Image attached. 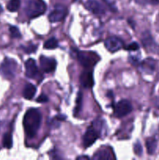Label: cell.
<instances>
[{"mask_svg":"<svg viewBox=\"0 0 159 160\" xmlns=\"http://www.w3.org/2000/svg\"><path fill=\"white\" fill-rule=\"evenodd\" d=\"M139 45L137 43V42H132L129 45H128L127 46H126V49L128 50V51H136V50L139 49Z\"/></svg>","mask_w":159,"mask_h":160,"instance_id":"24","label":"cell"},{"mask_svg":"<svg viewBox=\"0 0 159 160\" xmlns=\"http://www.w3.org/2000/svg\"><path fill=\"white\" fill-rule=\"evenodd\" d=\"M133 151L134 152H135V154H137L138 156H140L142 153H143V148H142L141 145H140V143L139 142H137V143L134 145Z\"/></svg>","mask_w":159,"mask_h":160,"instance_id":"23","label":"cell"},{"mask_svg":"<svg viewBox=\"0 0 159 160\" xmlns=\"http://www.w3.org/2000/svg\"><path fill=\"white\" fill-rule=\"evenodd\" d=\"M40 65L41 70L45 73H51L55 70L57 62H56L55 59H52V58L41 56L40 57Z\"/></svg>","mask_w":159,"mask_h":160,"instance_id":"8","label":"cell"},{"mask_svg":"<svg viewBox=\"0 0 159 160\" xmlns=\"http://www.w3.org/2000/svg\"><path fill=\"white\" fill-rule=\"evenodd\" d=\"M77 159H89L88 156H80V157H77Z\"/></svg>","mask_w":159,"mask_h":160,"instance_id":"26","label":"cell"},{"mask_svg":"<svg viewBox=\"0 0 159 160\" xmlns=\"http://www.w3.org/2000/svg\"><path fill=\"white\" fill-rule=\"evenodd\" d=\"M20 6V0H9L6 8L9 12H17Z\"/></svg>","mask_w":159,"mask_h":160,"instance_id":"17","label":"cell"},{"mask_svg":"<svg viewBox=\"0 0 159 160\" xmlns=\"http://www.w3.org/2000/svg\"><path fill=\"white\" fill-rule=\"evenodd\" d=\"M106 48L111 52H115L118 51L123 47V42L120 38L116 37H110L104 42Z\"/></svg>","mask_w":159,"mask_h":160,"instance_id":"9","label":"cell"},{"mask_svg":"<svg viewBox=\"0 0 159 160\" xmlns=\"http://www.w3.org/2000/svg\"><path fill=\"white\" fill-rule=\"evenodd\" d=\"M23 50L26 53L34 52L37 50V45H32V44H31V45H27V46H23Z\"/></svg>","mask_w":159,"mask_h":160,"instance_id":"22","label":"cell"},{"mask_svg":"<svg viewBox=\"0 0 159 160\" xmlns=\"http://www.w3.org/2000/svg\"><path fill=\"white\" fill-rule=\"evenodd\" d=\"M17 62L14 59L6 58L0 65V73L6 79H12L17 71Z\"/></svg>","mask_w":159,"mask_h":160,"instance_id":"4","label":"cell"},{"mask_svg":"<svg viewBox=\"0 0 159 160\" xmlns=\"http://www.w3.org/2000/svg\"><path fill=\"white\" fill-rule=\"evenodd\" d=\"M23 122L25 133L28 138H32L37 134L40 128L41 114L36 109H29L25 113Z\"/></svg>","mask_w":159,"mask_h":160,"instance_id":"1","label":"cell"},{"mask_svg":"<svg viewBox=\"0 0 159 160\" xmlns=\"http://www.w3.org/2000/svg\"><path fill=\"white\" fill-rule=\"evenodd\" d=\"M68 13V9L63 5H56L50 12L48 16V20L51 23H56V22L62 21L65 16Z\"/></svg>","mask_w":159,"mask_h":160,"instance_id":"5","label":"cell"},{"mask_svg":"<svg viewBox=\"0 0 159 160\" xmlns=\"http://www.w3.org/2000/svg\"><path fill=\"white\" fill-rule=\"evenodd\" d=\"M156 106L159 108V98H157V101H156Z\"/></svg>","mask_w":159,"mask_h":160,"instance_id":"28","label":"cell"},{"mask_svg":"<svg viewBox=\"0 0 159 160\" xmlns=\"http://www.w3.org/2000/svg\"><path fill=\"white\" fill-rule=\"evenodd\" d=\"M25 70H26V76L29 78H34L38 73L37 64L34 59H28L25 62Z\"/></svg>","mask_w":159,"mask_h":160,"instance_id":"12","label":"cell"},{"mask_svg":"<svg viewBox=\"0 0 159 160\" xmlns=\"http://www.w3.org/2000/svg\"><path fill=\"white\" fill-rule=\"evenodd\" d=\"M45 3L42 0H30L26 6V13L30 18H35L45 13Z\"/></svg>","mask_w":159,"mask_h":160,"instance_id":"3","label":"cell"},{"mask_svg":"<svg viewBox=\"0 0 159 160\" xmlns=\"http://www.w3.org/2000/svg\"><path fill=\"white\" fill-rule=\"evenodd\" d=\"M79 62L84 67L90 69L94 67L100 60V57L96 52L90 51H80L77 54Z\"/></svg>","mask_w":159,"mask_h":160,"instance_id":"2","label":"cell"},{"mask_svg":"<svg viewBox=\"0 0 159 160\" xmlns=\"http://www.w3.org/2000/svg\"><path fill=\"white\" fill-rule=\"evenodd\" d=\"M151 2L153 4H157L159 3V0H151Z\"/></svg>","mask_w":159,"mask_h":160,"instance_id":"27","label":"cell"},{"mask_svg":"<svg viewBox=\"0 0 159 160\" xmlns=\"http://www.w3.org/2000/svg\"><path fill=\"white\" fill-rule=\"evenodd\" d=\"M36 92H37V88L32 84H26L25 85L24 89H23V95L26 99L31 100L34 98V96L35 95Z\"/></svg>","mask_w":159,"mask_h":160,"instance_id":"13","label":"cell"},{"mask_svg":"<svg viewBox=\"0 0 159 160\" xmlns=\"http://www.w3.org/2000/svg\"><path fill=\"white\" fill-rule=\"evenodd\" d=\"M81 106H82V93L79 92L77 96V100H76V106L75 108V113L79 112L80 110Z\"/></svg>","mask_w":159,"mask_h":160,"instance_id":"21","label":"cell"},{"mask_svg":"<svg viewBox=\"0 0 159 160\" xmlns=\"http://www.w3.org/2000/svg\"><path fill=\"white\" fill-rule=\"evenodd\" d=\"M58 47V41L55 38H51L44 44V48L46 49H53Z\"/></svg>","mask_w":159,"mask_h":160,"instance_id":"19","label":"cell"},{"mask_svg":"<svg viewBox=\"0 0 159 160\" xmlns=\"http://www.w3.org/2000/svg\"><path fill=\"white\" fill-rule=\"evenodd\" d=\"M2 145L5 148H10L12 145V138L10 133H6L3 136Z\"/></svg>","mask_w":159,"mask_h":160,"instance_id":"18","label":"cell"},{"mask_svg":"<svg viewBox=\"0 0 159 160\" xmlns=\"http://www.w3.org/2000/svg\"><path fill=\"white\" fill-rule=\"evenodd\" d=\"M146 148L148 154L152 155L155 152L157 148V141L154 138H150L146 141Z\"/></svg>","mask_w":159,"mask_h":160,"instance_id":"15","label":"cell"},{"mask_svg":"<svg viewBox=\"0 0 159 160\" xmlns=\"http://www.w3.org/2000/svg\"><path fill=\"white\" fill-rule=\"evenodd\" d=\"M99 137V134L94 127H90L85 132L83 138V143L85 148H88L93 145L95 141Z\"/></svg>","mask_w":159,"mask_h":160,"instance_id":"7","label":"cell"},{"mask_svg":"<svg viewBox=\"0 0 159 160\" xmlns=\"http://www.w3.org/2000/svg\"><path fill=\"white\" fill-rule=\"evenodd\" d=\"M94 159H111V152L108 149H101L95 153L94 156Z\"/></svg>","mask_w":159,"mask_h":160,"instance_id":"16","label":"cell"},{"mask_svg":"<svg viewBox=\"0 0 159 160\" xmlns=\"http://www.w3.org/2000/svg\"><path fill=\"white\" fill-rule=\"evenodd\" d=\"M48 101V98L46 95L45 94H41L38 96V98H37V102H41V103H44V102H47Z\"/></svg>","mask_w":159,"mask_h":160,"instance_id":"25","label":"cell"},{"mask_svg":"<svg viewBox=\"0 0 159 160\" xmlns=\"http://www.w3.org/2000/svg\"><path fill=\"white\" fill-rule=\"evenodd\" d=\"M86 8L92 13L95 15H103L105 13V9L104 6L97 0H88L85 4Z\"/></svg>","mask_w":159,"mask_h":160,"instance_id":"10","label":"cell"},{"mask_svg":"<svg viewBox=\"0 0 159 160\" xmlns=\"http://www.w3.org/2000/svg\"><path fill=\"white\" fill-rule=\"evenodd\" d=\"M142 70L146 73H151L154 71V68H155V62L153 59H146L141 64Z\"/></svg>","mask_w":159,"mask_h":160,"instance_id":"14","label":"cell"},{"mask_svg":"<svg viewBox=\"0 0 159 160\" xmlns=\"http://www.w3.org/2000/svg\"><path fill=\"white\" fill-rule=\"evenodd\" d=\"M80 82L81 85L85 88H91L94 86V81L93 73L88 69L87 70H84L80 76Z\"/></svg>","mask_w":159,"mask_h":160,"instance_id":"11","label":"cell"},{"mask_svg":"<svg viewBox=\"0 0 159 160\" xmlns=\"http://www.w3.org/2000/svg\"><path fill=\"white\" fill-rule=\"evenodd\" d=\"M132 105L128 100L123 99L118 102L115 108V114L118 117H126L132 112Z\"/></svg>","mask_w":159,"mask_h":160,"instance_id":"6","label":"cell"},{"mask_svg":"<svg viewBox=\"0 0 159 160\" xmlns=\"http://www.w3.org/2000/svg\"><path fill=\"white\" fill-rule=\"evenodd\" d=\"M9 32H10L11 37L13 38H21V34L18 28L15 26L9 27Z\"/></svg>","mask_w":159,"mask_h":160,"instance_id":"20","label":"cell"}]
</instances>
